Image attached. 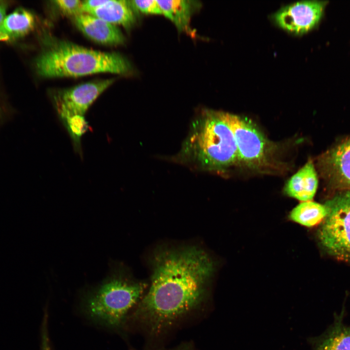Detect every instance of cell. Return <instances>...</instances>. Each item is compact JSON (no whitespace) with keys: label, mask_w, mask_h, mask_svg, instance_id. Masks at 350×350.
<instances>
[{"label":"cell","mask_w":350,"mask_h":350,"mask_svg":"<svg viewBox=\"0 0 350 350\" xmlns=\"http://www.w3.org/2000/svg\"><path fill=\"white\" fill-rule=\"evenodd\" d=\"M213 270L211 258L196 247L159 254L135 315L156 331L167 327L200 304Z\"/></svg>","instance_id":"6da1fadb"},{"label":"cell","mask_w":350,"mask_h":350,"mask_svg":"<svg viewBox=\"0 0 350 350\" xmlns=\"http://www.w3.org/2000/svg\"><path fill=\"white\" fill-rule=\"evenodd\" d=\"M49 43L35 61L37 73L45 78L104 72L125 74L132 70L129 61L117 52L93 50L63 40Z\"/></svg>","instance_id":"7a4b0ae2"},{"label":"cell","mask_w":350,"mask_h":350,"mask_svg":"<svg viewBox=\"0 0 350 350\" xmlns=\"http://www.w3.org/2000/svg\"><path fill=\"white\" fill-rule=\"evenodd\" d=\"M182 159L207 170H220L238 162L234 135L221 111L204 110L193 122L181 152Z\"/></svg>","instance_id":"3957f363"},{"label":"cell","mask_w":350,"mask_h":350,"mask_svg":"<svg viewBox=\"0 0 350 350\" xmlns=\"http://www.w3.org/2000/svg\"><path fill=\"white\" fill-rule=\"evenodd\" d=\"M145 288L144 284L113 272L87 296L86 311L96 321L108 327H117L141 299Z\"/></svg>","instance_id":"277c9868"},{"label":"cell","mask_w":350,"mask_h":350,"mask_svg":"<svg viewBox=\"0 0 350 350\" xmlns=\"http://www.w3.org/2000/svg\"><path fill=\"white\" fill-rule=\"evenodd\" d=\"M325 205L327 214L318 231L319 242L330 255L350 261V190L336 194Z\"/></svg>","instance_id":"5b68a950"},{"label":"cell","mask_w":350,"mask_h":350,"mask_svg":"<svg viewBox=\"0 0 350 350\" xmlns=\"http://www.w3.org/2000/svg\"><path fill=\"white\" fill-rule=\"evenodd\" d=\"M232 130L238 154V163L253 169L268 166L273 154V145L258 128L245 118L221 111Z\"/></svg>","instance_id":"8992f818"},{"label":"cell","mask_w":350,"mask_h":350,"mask_svg":"<svg viewBox=\"0 0 350 350\" xmlns=\"http://www.w3.org/2000/svg\"><path fill=\"white\" fill-rule=\"evenodd\" d=\"M326 1L302 0L287 5L272 16L274 22L290 33L302 35L315 27L320 20Z\"/></svg>","instance_id":"52a82bcc"},{"label":"cell","mask_w":350,"mask_h":350,"mask_svg":"<svg viewBox=\"0 0 350 350\" xmlns=\"http://www.w3.org/2000/svg\"><path fill=\"white\" fill-rule=\"evenodd\" d=\"M108 79L88 82L59 91L54 96L56 109L64 121L74 115H84L97 97L114 81Z\"/></svg>","instance_id":"ba28073f"},{"label":"cell","mask_w":350,"mask_h":350,"mask_svg":"<svg viewBox=\"0 0 350 350\" xmlns=\"http://www.w3.org/2000/svg\"><path fill=\"white\" fill-rule=\"evenodd\" d=\"M74 22L83 34L96 42L113 46L124 42V36L116 25L93 15L80 14L74 17Z\"/></svg>","instance_id":"9c48e42d"},{"label":"cell","mask_w":350,"mask_h":350,"mask_svg":"<svg viewBox=\"0 0 350 350\" xmlns=\"http://www.w3.org/2000/svg\"><path fill=\"white\" fill-rule=\"evenodd\" d=\"M318 187V178L314 165L308 161L287 181L284 192L301 202L312 201Z\"/></svg>","instance_id":"30bf717a"},{"label":"cell","mask_w":350,"mask_h":350,"mask_svg":"<svg viewBox=\"0 0 350 350\" xmlns=\"http://www.w3.org/2000/svg\"><path fill=\"white\" fill-rule=\"evenodd\" d=\"M323 160L331 178L350 188V138L329 151Z\"/></svg>","instance_id":"8fae6325"},{"label":"cell","mask_w":350,"mask_h":350,"mask_svg":"<svg viewBox=\"0 0 350 350\" xmlns=\"http://www.w3.org/2000/svg\"><path fill=\"white\" fill-rule=\"evenodd\" d=\"M134 10L130 0H108L106 3L88 14L112 24L129 28L136 21Z\"/></svg>","instance_id":"7c38bea8"},{"label":"cell","mask_w":350,"mask_h":350,"mask_svg":"<svg viewBox=\"0 0 350 350\" xmlns=\"http://www.w3.org/2000/svg\"><path fill=\"white\" fill-rule=\"evenodd\" d=\"M35 18L29 11L18 8L4 18L0 27V40H9L22 37L34 28Z\"/></svg>","instance_id":"4fadbf2b"},{"label":"cell","mask_w":350,"mask_h":350,"mask_svg":"<svg viewBox=\"0 0 350 350\" xmlns=\"http://www.w3.org/2000/svg\"><path fill=\"white\" fill-rule=\"evenodd\" d=\"M162 15L170 19L179 31H187L191 18L200 4L190 0H157Z\"/></svg>","instance_id":"5bb4252c"},{"label":"cell","mask_w":350,"mask_h":350,"mask_svg":"<svg viewBox=\"0 0 350 350\" xmlns=\"http://www.w3.org/2000/svg\"><path fill=\"white\" fill-rule=\"evenodd\" d=\"M313 342L314 350H350V326L344 323L341 315L326 334Z\"/></svg>","instance_id":"9a60e30c"},{"label":"cell","mask_w":350,"mask_h":350,"mask_svg":"<svg viewBox=\"0 0 350 350\" xmlns=\"http://www.w3.org/2000/svg\"><path fill=\"white\" fill-rule=\"evenodd\" d=\"M327 214L325 204L309 201L302 202L290 212L289 218L295 223L306 227L321 223Z\"/></svg>","instance_id":"2e32d148"},{"label":"cell","mask_w":350,"mask_h":350,"mask_svg":"<svg viewBox=\"0 0 350 350\" xmlns=\"http://www.w3.org/2000/svg\"><path fill=\"white\" fill-rule=\"evenodd\" d=\"M63 122L74 142L78 143L80 137L89 128L84 116L74 115L67 118Z\"/></svg>","instance_id":"e0dca14e"},{"label":"cell","mask_w":350,"mask_h":350,"mask_svg":"<svg viewBox=\"0 0 350 350\" xmlns=\"http://www.w3.org/2000/svg\"><path fill=\"white\" fill-rule=\"evenodd\" d=\"M64 14L75 17L83 13L82 1L79 0H57L53 1Z\"/></svg>","instance_id":"ac0fdd59"},{"label":"cell","mask_w":350,"mask_h":350,"mask_svg":"<svg viewBox=\"0 0 350 350\" xmlns=\"http://www.w3.org/2000/svg\"><path fill=\"white\" fill-rule=\"evenodd\" d=\"M135 10L146 14L162 15L157 0H130Z\"/></svg>","instance_id":"d6986e66"},{"label":"cell","mask_w":350,"mask_h":350,"mask_svg":"<svg viewBox=\"0 0 350 350\" xmlns=\"http://www.w3.org/2000/svg\"><path fill=\"white\" fill-rule=\"evenodd\" d=\"M108 0H88L82 1L83 13H89L106 3Z\"/></svg>","instance_id":"ffe728a7"},{"label":"cell","mask_w":350,"mask_h":350,"mask_svg":"<svg viewBox=\"0 0 350 350\" xmlns=\"http://www.w3.org/2000/svg\"><path fill=\"white\" fill-rule=\"evenodd\" d=\"M47 327L44 326L42 331V343L41 350H51Z\"/></svg>","instance_id":"44dd1931"},{"label":"cell","mask_w":350,"mask_h":350,"mask_svg":"<svg viewBox=\"0 0 350 350\" xmlns=\"http://www.w3.org/2000/svg\"><path fill=\"white\" fill-rule=\"evenodd\" d=\"M6 7L4 4L1 3L0 2V27L6 16Z\"/></svg>","instance_id":"7402d4cb"}]
</instances>
